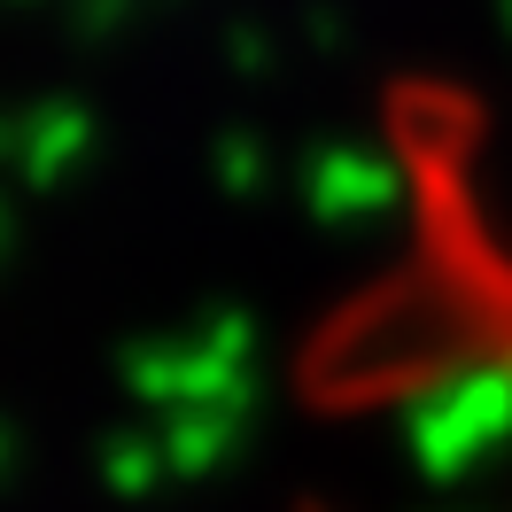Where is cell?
Returning <instances> with one entry per match:
<instances>
[{
	"mask_svg": "<svg viewBox=\"0 0 512 512\" xmlns=\"http://www.w3.org/2000/svg\"><path fill=\"white\" fill-rule=\"evenodd\" d=\"M458 295H474V311L489 326H481V342H489V357L497 365H512V264L489 241H481V225H458Z\"/></svg>",
	"mask_w": 512,
	"mask_h": 512,
	"instance_id": "obj_1",
	"label": "cell"
}]
</instances>
